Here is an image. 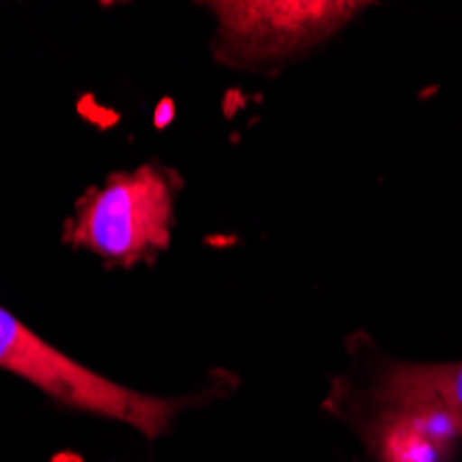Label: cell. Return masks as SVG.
I'll list each match as a JSON object with an SVG mask.
<instances>
[{
    "mask_svg": "<svg viewBox=\"0 0 462 462\" xmlns=\"http://www.w3.org/2000/svg\"><path fill=\"white\" fill-rule=\"evenodd\" d=\"M0 368L69 410L128 424L150 440L170 432L175 418L194 404V399L152 396L108 380L56 349L4 305H0Z\"/></svg>",
    "mask_w": 462,
    "mask_h": 462,
    "instance_id": "3957f363",
    "label": "cell"
},
{
    "mask_svg": "<svg viewBox=\"0 0 462 462\" xmlns=\"http://www.w3.org/2000/svg\"><path fill=\"white\" fill-rule=\"evenodd\" d=\"M214 53L227 67H272L313 51L352 23L365 4L349 0H222Z\"/></svg>",
    "mask_w": 462,
    "mask_h": 462,
    "instance_id": "277c9868",
    "label": "cell"
},
{
    "mask_svg": "<svg viewBox=\"0 0 462 462\" xmlns=\"http://www.w3.org/2000/svg\"><path fill=\"white\" fill-rule=\"evenodd\" d=\"M371 454L376 462H443L446 454L432 443L407 435V432H388L380 440L371 443Z\"/></svg>",
    "mask_w": 462,
    "mask_h": 462,
    "instance_id": "5b68a950",
    "label": "cell"
},
{
    "mask_svg": "<svg viewBox=\"0 0 462 462\" xmlns=\"http://www.w3.org/2000/svg\"><path fill=\"white\" fill-rule=\"evenodd\" d=\"M178 172L150 161L89 186L64 222V244L111 266L152 263L172 244Z\"/></svg>",
    "mask_w": 462,
    "mask_h": 462,
    "instance_id": "7a4b0ae2",
    "label": "cell"
},
{
    "mask_svg": "<svg viewBox=\"0 0 462 462\" xmlns=\"http://www.w3.org/2000/svg\"><path fill=\"white\" fill-rule=\"evenodd\" d=\"M327 410L371 446L388 432L415 435L446 457L462 438V363L380 360L335 383Z\"/></svg>",
    "mask_w": 462,
    "mask_h": 462,
    "instance_id": "6da1fadb",
    "label": "cell"
}]
</instances>
